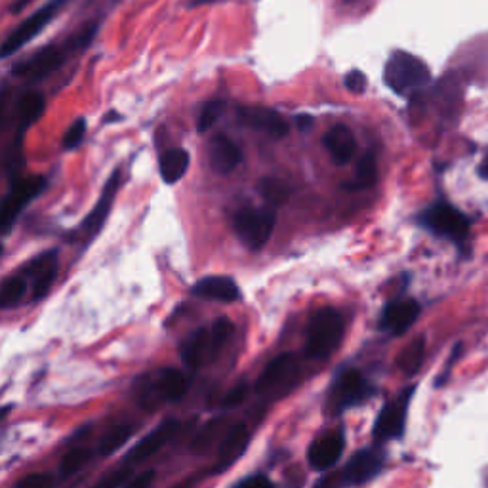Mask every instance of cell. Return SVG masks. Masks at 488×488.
Masks as SVG:
<instances>
[{
	"instance_id": "40",
	"label": "cell",
	"mask_w": 488,
	"mask_h": 488,
	"mask_svg": "<svg viewBox=\"0 0 488 488\" xmlns=\"http://www.w3.org/2000/svg\"><path fill=\"white\" fill-rule=\"evenodd\" d=\"M248 395V385L239 383L235 389H231V393L224 399V406H237L241 404Z\"/></svg>"
},
{
	"instance_id": "31",
	"label": "cell",
	"mask_w": 488,
	"mask_h": 488,
	"mask_svg": "<svg viewBox=\"0 0 488 488\" xmlns=\"http://www.w3.org/2000/svg\"><path fill=\"white\" fill-rule=\"evenodd\" d=\"M25 290H27L25 279H22V277L6 279V283L3 284V292H0V305H3V309L14 307L19 300L24 298Z\"/></svg>"
},
{
	"instance_id": "30",
	"label": "cell",
	"mask_w": 488,
	"mask_h": 488,
	"mask_svg": "<svg viewBox=\"0 0 488 488\" xmlns=\"http://www.w3.org/2000/svg\"><path fill=\"white\" fill-rule=\"evenodd\" d=\"M92 460V451L90 448H73V451H69L62 463H60V473L64 479L75 475L76 472H81L83 467Z\"/></svg>"
},
{
	"instance_id": "47",
	"label": "cell",
	"mask_w": 488,
	"mask_h": 488,
	"mask_svg": "<svg viewBox=\"0 0 488 488\" xmlns=\"http://www.w3.org/2000/svg\"><path fill=\"white\" fill-rule=\"evenodd\" d=\"M296 121H298V126H300L302 130H304V128H309V126H311V116H304V115H302V116H298V119H296Z\"/></svg>"
},
{
	"instance_id": "18",
	"label": "cell",
	"mask_w": 488,
	"mask_h": 488,
	"mask_svg": "<svg viewBox=\"0 0 488 488\" xmlns=\"http://www.w3.org/2000/svg\"><path fill=\"white\" fill-rule=\"evenodd\" d=\"M324 149L330 153L332 161H334L338 166H344L355 159L357 154V140L354 132H351L347 126L338 124L334 128H330L324 138H323Z\"/></svg>"
},
{
	"instance_id": "46",
	"label": "cell",
	"mask_w": 488,
	"mask_h": 488,
	"mask_svg": "<svg viewBox=\"0 0 488 488\" xmlns=\"http://www.w3.org/2000/svg\"><path fill=\"white\" fill-rule=\"evenodd\" d=\"M29 3V0H15V3L10 6V12L12 14H17V12H22L24 6Z\"/></svg>"
},
{
	"instance_id": "26",
	"label": "cell",
	"mask_w": 488,
	"mask_h": 488,
	"mask_svg": "<svg viewBox=\"0 0 488 488\" xmlns=\"http://www.w3.org/2000/svg\"><path fill=\"white\" fill-rule=\"evenodd\" d=\"M378 182V163L373 153H364L357 163L354 180L344 184V189L347 191H363L370 189Z\"/></svg>"
},
{
	"instance_id": "24",
	"label": "cell",
	"mask_w": 488,
	"mask_h": 488,
	"mask_svg": "<svg viewBox=\"0 0 488 488\" xmlns=\"http://www.w3.org/2000/svg\"><path fill=\"white\" fill-rule=\"evenodd\" d=\"M189 163H191V157L185 149H182V147L166 149L159 159V170H161L163 182L168 185L178 184L187 174Z\"/></svg>"
},
{
	"instance_id": "37",
	"label": "cell",
	"mask_w": 488,
	"mask_h": 488,
	"mask_svg": "<svg viewBox=\"0 0 488 488\" xmlns=\"http://www.w3.org/2000/svg\"><path fill=\"white\" fill-rule=\"evenodd\" d=\"M54 486V479L48 473H33L24 477L22 481L17 483L15 488H52Z\"/></svg>"
},
{
	"instance_id": "6",
	"label": "cell",
	"mask_w": 488,
	"mask_h": 488,
	"mask_svg": "<svg viewBox=\"0 0 488 488\" xmlns=\"http://www.w3.org/2000/svg\"><path fill=\"white\" fill-rule=\"evenodd\" d=\"M275 210L271 206H244L235 214V218H233V225H235L239 239L250 250H262L267 244L273 229H275Z\"/></svg>"
},
{
	"instance_id": "5",
	"label": "cell",
	"mask_w": 488,
	"mask_h": 488,
	"mask_svg": "<svg viewBox=\"0 0 488 488\" xmlns=\"http://www.w3.org/2000/svg\"><path fill=\"white\" fill-rule=\"evenodd\" d=\"M187 389L189 378L184 373L175 368H163L140 389V406L145 410H157L163 403L184 399Z\"/></svg>"
},
{
	"instance_id": "35",
	"label": "cell",
	"mask_w": 488,
	"mask_h": 488,
	"mask_svg": "<svg viewBox=\"0 0 488 488\" xmlns=\"http://www.w3.org/2000/svg\"><path fill=\"white\" fill-rule=\"evenodd\" d=\"M86 135V121L85 119H76L69 128L67 132L64 134V149L65 151H73L79 147L85 140Z\"/></svg>"
},
{
	"instance_id": "8",
	"label": "cell",
	"mask_w": 488,
	"mask_h": 488,
	"mask_svg": "<svg viewBox=\"0 0 488 488\" xmlns=\"http://www.w3.org/2000/svg\"><path fill=\"white\" fill-rule=\"evenodd\" d=\"M414 389L416 387H406L397 399H393L392 403H387L383 406V410L378 414V420L374 423V432H373L376 441L387 443V441H397L403 437L410 401H413L414 397Z\"/></svg>"
},
{
	"instance_id": "21",
	"label": "cell",
	"mask_w": 488,
	"mask_h": 488,
	"mask_svg": "<svg viewBox=\"0 0 488 488\" xmlns=\"http://www.w3.org/2000/svg\"><path fill=\"white\" fill-rule=\"evenodd\" d=\"M193 294L204 300H216V302H225V304L241 300V290L237 283L231 277H222V275L201 279L193 286Z\"/></svg>"
},
{
	"instance_id": "19",
	"label": "cell",
	"mask_w": 488,
	"mask_h": 488,
	"mask_svg": "<svg viewBox=\"0 0 488 488\" xmlns=\"http://www.w3.org/2000/svg\"><path fill=\"white\" fill-rule=\"evenodd\" d=\"M27 275H33V296L35 300L45 298L57 275V252L50 250L41 254V256L35 258L27 267H25Z\"/></svg>"
},
{
	"instance_id": "27",
	"label": "cell",
	"mask_w": 488,
	"mask_h": 488,
	"mask_svg": "<svg viewBox=\"0 0 488 488\" xmlns=\"http://www.w3.org/2000/svg\"><path fill=\"white\" fill-rule=\"evenodd\" d=\"M423 357H425V340L416 338L413 344L406 345L401 351L397 357V366L406 376H414L420 370V366L423 364Z\"/></svg>"
},
{
	"instance_id": "16",
	"label": "cell",
	"mask_w": 488,
	"mask_h": 488,
	"mask_svg": "<svg viewBox=\"0 0 488 488\" xmlns=\"http://www.w3.org/2000/svg\"><path fill=\"white\" fill-rule=\"evenodd\" d=\"M248 441H250V435H248L246 425L244 423L233 425L229 432L225 433V437H224V441L220 444L218 458H216V463H214L212 472L214 473H224L237 460H241L243 454L246 453Z\"/></svg>"
},
{
	"instance_id": "14",
	"label": "cell",
	"mask_w": 488,
	"mask_h": 488,
	"mask_svg": "<svg viewBox=\"0 0 488 488\" xmlns=\"http://www.w3.org/2000/svg\"><path fill=\"white\" fill-rule=\"evenodd\" d=\"M344 446H345V437L340 429L338 432H330V433L319 437L309 446V453H307L309 465L314 467L315 472L328 470V467L336 465L338 460L342 458Z\"/></svg>"
},
{
	"instance_id": "44",
	"label": "cell",
	"mask_w": 488,
	"mask_h": 488,
	"mask_svg": "<svg viewBox=\"0 0 488 488\" xmlns=\"http://www.w3.org/2000/svg\"><path fill=\"white\" fill-rule=\"evenodd\" d=\"M199 481H201V477H199V475H193V477H189V479H185V481L178 483V484H175L174 488H194V484H197Z\"/></svg>"
},
{
	"instance_id": "38",
	"label": "cell",
	"mask_w": 488,
	"mask_h": 488,
	"mask_svg": "<svg viewBox=\"0 0 488 488\" xmlns=\"http://www.w3.org/2000/svg\"><path fill=\"white\" fill-rule=\"evenodd\" d=\"M130 475V470L128 467H121V470L113 472L111 475H107L105 479H102L97 484H94L92 488H119V486H124L126 479Z\"/></svg>"
},
{
	"instance_id": "41",
	"label": "cell",
	"mask_w": 488,
	"mask_h": 488,
	"mask_svg": "<svg viewBox=\"0 0 488 488\" xmlns=\"http://www.w3.org/2000/svg\"><path fill=\"white\" fill-rule=\"evenodd\" d=\"M233 488H273V483L265 475H252L243 479Z\"/></svg>"
},
{
	"instance_id": "34",
	"label": "cell",
	"mask_w": 488,
	"mask_h": 488,
	"mask_svg": "<svg viewBox=\"0 0 488 488\" xmlns=\"http://www.w3.org/2000/svg\"><path fill=\"white\" fill-rule=\"evenodd\" d=\"M210 334H212V345H214V354L216 357L220 355V351L224 349V345L227 344V340L233 334V323L225 317L214 321V324L210 326Z\"/></svg>"
},
{
	"instance_id": "48",
	"label": "cell",
	"mask_w": 488,
	"mask_h": 488,
	"mask_svg": "<svg viewBox=\"0 0 488 488\" xmlns=\"http://www.w3.org/2000/svg\"><path fill=\"white\" fill-rule=\"evenodd\" d=\"M479 174L483 175V178H484V180H488V159H486V161H484V163L481 164V168H479Z\"/></svg>"
},
{
	"instance_id": "17",
	"label": "cell",
	"mask_w": 488,
	"mask_h": 488,
	"mask_svg": "<svg viewBox=\"0 0 488 488\" xmlns=\"http://www.w3.org/2000/svg\"><path fill=\"white\" fill-rule=\"evenodd\" d=\"M420 311L422 309L416 300H395L387 304L382 315V328L401 336L418 321Z\"/></svg>"
},
{
	"instance_id": "1",
	"label": "cell",
	"mask_w": 488,
	"mask_h": 488,
	"mask_svg": "<svg viewBox=\"0 0 488 488\" xmlns=\"http://www.w3.org/2000/svg\"><path fill=\"white\" fill-rule=\"evenodd\" d=\"M95 33H97V24H88L86 27L64 38L62 43H54L41 50H36L35 54L25 57L24 62H19L12 73L19 76V79H29V81L46 79L48 75L64 67L69 57L86 50L92 45Z\"/></svg>"
},
{
	"instance_id": "32",
	"label": "cell",
	"mask_w": 488,
	"mask_h": 488,
	"mask_svg": "<svg viewBox=\"0 0 488 488\" xmlns=\"http://www.w3.org/2000/svg\"><path fill=\"white\" fill-rule=\"evenodd\" d=\"M225 111V102L224 100H212L206 102L199 113V123H197V130L199 132H208L214 124L220 121V116Z\"/></svg>"
},
{
	"instance_id": "36",
	"label": "cell",
	"mask_w": 488,
	"mask_h": 488,
	"mask_svg": "<svg viewBox=\"0 0 488 488\" xmlns=\"http://www.w3.org/2000/svg\"><path fill=\"white\" fill-rule=\"evenodd\" d=\"M344 86L347 92L351 94H363L368 86V79H366V75L359 69H354V71H349L345 75V79H344Z\"/></svg>"
},
{
	"instance_id": "42",
	"label": "cell",
	"mask_w": 488,
	"mask_h": 488,
	"mask_svg": "<svg viewBox=\"0 0 488 488\" xmlns=\"http://www.w3.org/2000/svg\"><path fill=\"white\" fill-rule=\"evenodd\" d=\"M462 351H463V345H462V344H456V347H454V351H453V355H451V361H448V364L444 366V370L441 373V378L435 382L437 387H441V385H444V383L448 382V376H451V370H453V366L456 364L458 357L462 355Z\"/></svg>"
},
{
	"instance_id": "10",
	"label": "cell",
	"mask_w": 488,
	"mask_h": 488,
	"mask_svg": "<svg viewBox=\"0 0 488 488\" xmlns=\"http://www.w3.org/2000/svg\"><path fill=\"white\" fill-rule=\"evenodd\" d=\"M46 187V180L43 178V175H31V178H25V180H17L10 193L5 197V203H3V216H0V220H3V233L5 235H8L15 218L19 216V212H22L35 197H38Z\"/></svg>"
},
{
	"instance_id": "12",
	"label": "cell",
	"mask_w": 488,
	"mask_h": 488,
	"mask_svg": "<svg viewBox=\"0 0 488 488\" xmlns=\"http://www.w3.org/2000/svg\"><path fill=\"white\" fill-rule=\"evenodd\" d=\"M383 470V454L376 448H363L342 470L345 486H357L373 481Z\"/></svg>"
},
{
	"instance_id": "2",
	"label": "cell",
	"mask_w": 488,
	"mask_h": 488,
	"mask_svg": "<svg viewBox=\"0 0 488 488\" xmlns=\"http://www.w3.org/2000/svg\"><path fill=\"white\" fill-rule=\"evenodd\" d=\"M383 81L397 95H410L432 83V71L418 55L397 50L385 64Z\"/></svg>"
},
{
	"instance_id": "43",
	"label": "cell",
	"mask_w": 488,
	"mask_h": 488,
	"mask_svg": "<svg viewBox=\"0 0 488 488\" xmlns=\"http://www.w3.org/2000/svg\"><path fill=\"white\" fill-rule=\"evenodd\" d=\"M315 488H345L342 472L336 473V475H328V477H324L323 481H319V483L315 484Z\"/></svg>"
},
{
	"instance_id": "9",
	"label": "cell",
	"mask_w": 488,
	"mask_h": 488,
	"mask_svg": "<svg viewBox=\"0 0 488 488\" xmlns=\"http://www.w3.org/2000/svg\"><path fill=\"white\" fill-rule=\"evenodd\" d=\"M370 395H373V389H370L368 382L363 378L359 370L347 368L344 373H340L336 382L332 383L328 404L334 408L336 413H342V410L349 406L363 403Z\"/></svg>"
},
{
	"instance_id": "33",
	"label": "cell",
	"mask_w": 488,
	"mask_h": 488,
	"mask_svg": "<svg viewBox=\"0 0 488 488\" xmlns=\"http://www.w3.org/2000/svg\"><path fill=\"white\" fill-rule=\"evenodd\" d=\"M220 425H222L220 420L210 422L208 425H204V427L201 429V432H199L197 435H194V439H193V443H191V451H193L194 454H203V453H206L208 448L212 446L214 439H216V435H218V432H220Z\"/></svg>"
},
{
	"instance_id": "7",
	"label": "cell",
	"mask_w": 488,
	"mask_h": 488,
	"mask_svg": "<svg viewBox=\"0 0 488 488\" xmlns=\"http://www.w3.org/2000/svg\"><path fill=\"white\" fill-rule=\"evenodd\" d=\"M69 3V0H50L45 6L38 8L36 12H33L27 19H24L22 24H19L8 36L6 41L3 43V52L0 55L10 57L12 54H15L17 50H22L27 43H31L33 38H36L45 31V27L48 24H52V19L60 14V10Z\"/></svg>"
},
{
	"instance_id": "45",
	"label": "cell",
	"mask_w": 488,
	"mask_h": 488,
	"mask_svg": "<svg viewBox=\"0 0 488 488\" xmlns=\"http://www.w3.org/2000/svg\"><path fill=\"white\" fill-rule=\"evenodd\" d=\"M216 3H222V0H189V6L194 8V6H206V5H216Z\"/></svg>"
},
{
	"instance_id": "20",
	"label": "cell",
	"mask_w": 488,
	"mask_h": 488,
	"mask_svg": "<svg viewBox=\"0 0 488 488\" xmlns=\"http://www.w3.org/2000/svg\"><path fill=\"white\" fill-rule=\"evenodd\" d=\"M216 359V354H214V345H212V334L210 328H199L194 330L193 334L185 340L182 347V361L187 368L197 370L203 364L210 363Z\"/></svg>"
},
{
	"instance_id": "25",
	"label": "cell",
	"mask_w": 488,
	"mask_h": 488,
	"mask_svg": "<svg viewBox=\"0 0 488 488\" xmlns=\"http://www.w3.org/2000/svg\"><path fill=\"white\" fill-rule=\"evenodd\" d=\"M15 107H17L19 132L24 134L29 126H33L45 115L46 100H45V95L38 94V92H25L17 100Z\"/></svg>"
},
{
	"instance_id": "22",
	"label": "cell",
	"mask_w": 488,
	"mask_h": 488,
	"mask_svg": "<svg viewBox=\"0 0 488 488\" xmlns=\"http://www.w3.org/2000/svg\"><path fill=\"white\" fill-rule=\"evenodd\" d=\"M243 163L241 147L227 138L225 134H218L210 145V164L218 174H231Z\"/></svg>"
},
{
	"instance_id": "15",
	"label": "cell",
	"mask_w": 488,
	"mask_h": 488,
	"mask_svg": "<svg viewBox=\"0 0 488 488\" xmlns=\"http://www.w3.org/2000/svg\"><path fill=\"white\" fill-rule=\"evenodd\" d=\"M119 187H121V170H115L111 174V178L107 180L104 191H102L100 201L95 203V206L92 208V212L88 214V216L83 222V225H81L83 233L88 239H94V235H97V233H100V229L104 227Z\"/></svg>"
},
{
	"instance_id": "4",
	"label": "cell",
	"mask_w": 488,
	"mask_h": 488,
	"mask_svg": "<svg viewBox=\"0 0 488 488\" xmlns=\"http://www.w3.org/2000/svg\"><path fill=\"white\" fill-rule=\"evenodd\" d=\"M420 224L441 239L463 248L472 235V220L446 201H437L420 214Z\"/></svg>"
},
{
	"instance_id": "3",
	"label": "cell",
	"mask_w": 488,
	"mask_h": 488,
	"mask_svg": "<svg viewBox=\"0 0 488 488\" xmlns=\"http://www.w3.org/2000/svg\"><path fill=\"white\" fill-rule=\"evenodd\" d=\"M344 319L336 309H317L309 319L305 336V355L309 359H326L340 347L344 338Z\"/></svg>"
},
{
	"instance_id": "29",
	"label": "cell",
	"mask_w": 488,
	"mask_h": 488,
	"mask_svg": "<svg viewBox=\"0 0 488 488\" xmlns=\"http://www.w3.org/2000/svg\"><path fill=\"white\" fill-rule=\"evenodd\" d=\"M132 433H134V425H130V423L113 427L111 432L100 443V454L102 456H111L113 453L119 451V448L132 437Z\"/></svg>"
},
{
	"instance_id": "39",
	"label": "cell",
	"mask_w": 488,
	"mask_h": 488,
	"mask_svg": "<svg viewBox=\"0 0 488 488\" xmlns=\"http://www.w3.org/2000/svg\"><path fill=\"white\" fill-rule=\"evenodd\" d=\"M154 477H157V473H154L153 470H147L140 475H135L132 481H128L123 488H151Z\"/></svg>"
},
{
	"instance_id": "13",
	"label": "cell",
	"mask_w": 488,
	"mask_h": 488,
	"mask_svg": "<svg viewBox=\"0 0 488 488\" xmlns=\"http://www.w3.org/2000/svg\"><path fill=\"white\" fill-rule=\"evenodd\" d=\"M180 422L178 420H164L163 423H159L157 427L153 429L151 433H147L138 444H134L128 454L124 456V465L130 463H140L147 458H151L153 454H157L161 448L180 432Z\"/></svg>"
},
{
	"instance_id": "11",
	"label": "cell",
	"mask_w": 488,
	"mask_h": 488,
	"mask_svg": "<svg viewBox=\"0 0 488 488\" xmlns=\"http://www.w3.org/2000/svg\"><path fill=\"white\" fill-rule=\"evenodd\" d=\"M237 115H239V121L244 126L258 130V132L269 135V138H273V140L284 138L290 130L288 121L279 111L264 107V105H241L237 109Z\"/></svg>"
},
{
	"instance_id": "28",
	"label": "cell",
	"mask_w": 488,
	"mask_h": 488,
	"mask_svg": "<svg viewBox=\"0 0 488 488\" xmlns=\"http://www.w3.org/2000/svg\"><path fill=\"white\" fill-rule=\"evenodd\" d=\"M258 189L269 206H281L290 197V187L283 180H277V178H264Z\"/></svg>"
},
{
	"instance_id": "23",
	"label": "cell",
	"mask_w": 488,
	"mask_h": 488,
	"mask_svg": "<svg viewBox=\"0 0 488 488\" xmlns=\"http://www.w3.org/2000/svg\"><path fill=\"white\" fill-rule=\"evenodd\" d=\"M296 366H298L296 355L283 354V355L275 357L265 366V370L260 374V378L256 380V392L258 393L269 392V389L279 385L283 380H286L292 373H294Z\"/></svg>"
}]
</instances>
